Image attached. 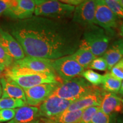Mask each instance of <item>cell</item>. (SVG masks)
Masks as SVG:
<instances>
[{"label":"cell","instance_id":"1","mask_svg":"<svg viewBox=\"0 0 123 123\" xmlns=\"http://www.w3.org/2000/svg\"><path fill=\"white\" fill-rule=\"evenodd\" d=\"M10 31L27 56L50 60L73 54L83 33L72 21L35 15L12 24Z\"/></svg>","mask_w":123,"mask_h":123},{"label":"cell","instance_id":"2","mask_svg":"<svg viewBox=\"0 0 123 123\" xmlns=\"http://www.w3.org/2000/svg\"><path fill=\"white\" fill-rule=\"evenodd\" d=\"M6 78L14 81L24 90L46 83H59L56 75L40 73L10 67L6 70Z\"/></svg>","mask_w":123,"mask_h":123},{"label":"cell","instance_id":"3","mask_svg":"<svg viewBox=\"0 0 123 123\" xmlns=\"http://www.w3.org/2000/svg\"><path fill=\"white\" fill-rule=\"evenodd\" d=\"M98 89V87L92 85L83 77L78 76L60 83L52 95L61 99L75 101Z\"/></svg>","mask_w":123,"mask_h":123},{"label":"cell","instance_id":"4","mask_svg":"<svg viewBox=\"0 0 123 123\" xmlns=\"http://www.w3.org/2000/svg\"><path fill=\"white\" fill-rule=\"evenodd\" d=\"M110 38L105 30L96 25L86 27L79 46L88 49L97 57L103 56L108 49Z\"/></svg>","mask_w":123,"mask_h":123},{"label":"cell","instance_id":"5","mask_svg":"<svg viewBox=\"0 0 123 123\" xmlns=\"http://www.w3.org/2000/svg\"><path fill=\"white\" fill-rule=\"evenodd\" d=\"M35 16L52 18L65 19L73 14L75 6L54 0H35Z\"/></svg>","mask_w":123,"mask_h":123},{"label":"cell","instance_id":"6","mask_svg":"<svg viewBox=\"0 0 123 123\" xmlns=\"http://www.w3.org/2000/svg\"><path fill=\"white\" fill-rule=\"evenodd\" d=\"M52 66L55 74H56L63 81L81 76L84 71L71 55L53 60Z\"/></svg>","mask_w":123,"mask_h":123},{"label":"cell","instance_id":"7","mask_svg":"<svg viewBox=\"0 0 123 123\" xmlns=\"http://www.w3.org/2000/svg\"><path fill=\"white\" fill-rule=\"evenodd\" d=\"M95 24L111 34L119 25V18L109 9L103 0L95 1Z\"/></svg>","mask_w":123,"mask_h":123},{"label":"cell","instance_id":"8","mask_svg":"<svg viewBox=\"0 0 123 123\" xmlns=\"http://www.w3.org/2000/svg\"><path fill=\"white\" fill-rule=\"evenodd\" d=\"M73 102L51 95L40 105V116L49 120L56 117L66 111Z\"/></svg>","mask_w":123,"mask_h":123},{"label":"cell","instance_id":"9","mask_svg":"<svg viewBox=\"0 0 123 123\" xmlns=\"http://www.w3.org/2000/svg\"><path fill=\"white\" fill-rule=\"evenodd\" d=\"M52 61L53 60L26 56L22 59L15 61L11 67L36 73L56 75L52 66Z\"/></svg>","mask_w":123,"mask_h":123},{"label":"cell","instance_id":"10","mask_svg":"<svg viewBox=\"0 0 123 123\" xmlns=\"http://www.w3.org/2000/svg\"><path fill=\"white\" fill-rule=\"evenodd\" d=\"M59 83H46L24 90L26 103L30 106L35 107L41 104L49 98L56 90Z\"/></svg>","mask_w":123,"mask_h":123},{"label":"cell","instance_id":"11","mask_svg":"<svg viewBox=\"0 0 123 123\" xmlns=\"http://www.w3.org/2000/svg\"><path fill=\"white\" fill-rule=\"evenodd\" d=\"M72 21L80 26L88 27L95 24V1H83L75 7Z\"/></svg>","mask_w":123,"mask_h":123},{"label":"cell","instance_id":"12","mask_svg":"<svg viewBox=\"0 0 123 123\" xmlns=\"http://www.w3.org/2000/svg\"><path fill=\"white\" fill-rule=\"evenodd\" d=\"M35 10L34 0H10V5L4 15L14 19L23 20L33 17Z\"/></svg>","mask_w":123,"mask_h":123},{"label":"cell","instance_id":"13","mask_svg":"<svg viewBox=\"0 0 123 123\" xmlns=\"http://www.w3.org/2000/svg\"><path fill=\"white\" fill-rule=\"evenodd\" d=\"M0 44L15 61L25 57L24 50L19 43L8 32L0 27Z\"/></svg>","mask_w":123,"mask_h":123},{"label":"cell","instance_id":"14","mask_svg":"<svg viewBox=\"0 0 123 123\" xmlns=\"http://www.w3.org/2000/svg\"><path fill=\"white\" fill-rule=\"evenodd\" d=\"M104 92L99 88L98 90L86 95L80 99L73 101L66 111H75L84 110L91 107H100Z\"/></svg>","mask_w":123,"mask_h":123},{"label":"cell","instance_id":"15","mask_svg":"<svg viewBox=\"0 0 123 123\" xmlns=\"http://www.w3.org/2000/svg\"><path fill=\"white\" fill-rule=\"evenodd\" d=\"M122 99L116 93L104 92L101 99L100 109L108 115H115L121 111L123 109Z\"/></svg>","mask_w":123,"mask_h":123},{"label":"cell","instance_id":"16","mask_svg":"<svg viewBox=\"0 0 123 123\" xmlns=\"http://www.w3.org/2000/svg\"><path fill=\"white\" fill-rule=\"evenodd\" d=\"M2 87V98H13L21 99L26 102L25 94L24 89L21 88L14 81L7 79L5 77L0 79Z\"/></svg>","mask_w":123,"mask_h":123},{"label":"cell","instance_id":"17","mask_svg":"<svg viewBox=\"0 0 123 123\" xmlns=\"http://www.w3.org/2000/svg\"><path fill=\"white\" fill-rule=\"evenodd\" d=\"M102 56L107 62L108 70L110 71L123 58V39L115 41Z\"/></svg>","mask_w":123,"mask_h":123},{"label":"cell","instance_id":"18","mask_svg":"<svg viewBox=\"0 0 123 123\" xmlns=\"http://www.w3.org/2000/svg\"><path fill=\"white\" fill-rule=\"evenodd\" d=\"M39 108L33 106H24L16 109L15 116L7 123H26L30 122L39 117Z\"/></svg>","mask_w":123,"mask_h":123},{"label":"cell","instance_id":"19","mask_svg":"<svg viewBox=\"0 0 123 123\" xmlns=\"http://www.w3.org/2000/svg\"><path fill=\"white\" fill-rule=\"evenodd\" d=\"M71 55L84 69L88 68L92 62L96 58L88 49L82 46H79L78 50Z\"/></svg>","mask_w":123,"mask_h":123},{"label":"cell","instance_id":"20","mask_svg":"<svg viewBox=\"0 0 123 123\" xmlns=\"http://www.w3.org/2000/svg\"><path fill=\"white\" fill-rule=\"evenodd\" d=\"M83 110L75 111H66L59 116L49 120L51 123H80Z\"/></svg>","mask_w":123,"mask_h":123},{"label":"cell","instance_id":"21","mask_svg":"<svg viewBox=\"0 0 123 123\" xmlns=\"http://www.w3.org/2000/svg\"><path fill=\"white\" fill-rule=\"evenodd\" d=\"M103 76V78L101 84L103 90L111 93H118L120 88L122 81L112 76L110 73H106Z\"/></svg>","mask_w":123,"mask_h":123},{"label":"cell","instance_id":"22","mask_svg":"<svg viewBox=\"0 0 123 123\" xmlns=\"http://www.w3.org/2000/svg\"><path fill=\"white\" fill-rule=\"evenodd\" d=\"M26 103L21 99L13 98H1L0 99V110L5 109H17V108L24 107Z\"/></svg>","mask_w":123,"mask_h":123},{"label":"cell","instance_id":"23","mask_svg":"<svg viewBox=\"0 0 123 123\" xmlns=\"http://www.w3.org/2000/svg\"><path fill=\"white\" fill-rule=\"evenodd\" d=\"M81 76L84 78L92 85L96 87L102 84L103 76L92 70L88 69L84 71L83 73L81 75Z\"/></svg>","mask_w":123,"mask_h":123},{"label":"cell","instance_id":"24","mask_svg":"<svg viewBox=\"0 0 123 123\" xmlns=\"http://www.w3.org/2000/svg\"><path fill=\"white\" fill-rule=\"evenodd\" d=\"M115 116V114L112 115H106L100 109L93 116L91 123H114Z\"/></svg>","mask_w":123,"mask_h":123},{"label":"cell","instance_id":"25","mask_svg":"<svg viewBox=\"0 0 123 123\" xmlns=\"http://www.w3.org/2000/svg\"><path fill=\"white\" fill-rule=\"evenodd\" d=\"M105 4L118 18H123V7L117 0H103Z\"/></svg>","mask_w":123,"mask_h":123},{"label":"cell","instance_id":"26","mask_svg":"<svg viewBox=\"0 0 123 123\" xmlns=\"http://www.w3.org/2000/svg\"><path fill=\"white\" fill-rule=\"evenodd\" d=\"M100 110V107H91L83 110L80 123H91L92 118Z\"/></svg>","mask_w":123,"mask_h":123},{"label":"cell","instance_id":"27","mask_svg":"<svg viewBox=\"0 0 123 123\" xmlns=\"http://www.w3.org/2000/svg\"><path fill=\"white\" fill-rule=\"evenodd\" d=\"M88 68L92 70H96L105 71L108 70V66L107 62L103 56L97 57L91 63L89 66Z\"/></svg>","mask_w":123,"mask_h":123},{"label":"cell","instance_id":"28","mask_svg":"<svg viewBox=\"0 0 123 123\" xmlns=\"http://www.w3.org/2000/svg\"><path fill=\"white\" fill-rule=\"evenodd\" d=\"M14 62V59L9 55L4 47L0 44V64L7 68L11 67Z\"/></svg>","mask_w":123,"mask_h":123},{"label":"cell","instance_id":"29","mask_svg":"<svg viewBox=\"0 0 123 123\" xmlns=\"http://www.w3.org/2000/svg\"><path fill=\"white\" fill-rule=\"evenodd\" d=\"M110 71L111 75L116 79L121 81L123 80V58L112 67Z\"/></svg>","mask_w":123,"mask_h":123},{"label":"cell","instance_id":"30","mask_svg":"<svg viewBox=\"0 0 123 123\" xmlns=\"http://www.w3.org/2000/svg\"><path fill=\"white\" fill-rule=\"evenodd\" d=\"M16 109H5L0 110V122L12 120L15 116Z\"/></svg>","mask_w":123,"mask_h":123},{"label":"cell","instance_id":"31","mask_svg":"<svg viewBox=\"0 0 123 123\" xmlns=\"http://www.w3.org/2000/svg\"><path fill=\"white\" fill-rule=\"evenodd\" d=\"M10 5V0H0V17L5 13Z\"/></svg>","mask_w":123,"mask_h":123},{"label":"cell","instance_id":"32","mask_svg":"<svg viewBox=\"0 0 123 123\" xmlns=\"http://www.w3.org/2000/svg\"><path fill=\"white\" fill-rule=\"evenodd\" d=\"M83 1H80V0H64V1H61V2H63L64 4L70 5L74 6H77L79 4H80Z\"/></svg>","mask_w":123,"mask_h":123},{"label":"cell","instance_id":"33","mask_svg":"<svg viewBox=\"0 0 123 123\" xmlns=\"http://www.w3.org/2000/svg\"><path fill=\"white\" fill-rule=\"evenodd\" d=\"M119 34L122 37V39H123V22L120 24L119 26Z\"/></svg>","mask_w":123,"mask_h":123},{"label":"cell","instance_id":"34","mask_svg":"<svg viewBox=\"0 0 123 123\" xmlns=\"http://www.w3.org/2000/svg\"><path fill=\"white\" fill-rule=\"evenodd\" d=\"M26 123H46V122H44V121L42 120H35Z\"/></svg>","mask_w":123,"mask_h":123},{"label":"cell","instance_id":"35","mask_svg":"<svg viewBox=\"0 0 123 123\" xmlns=\"http://www.w3.org/2000/svg\"><path fill=\"white\" fill-rule=\"evenodd\" d=\"M119 93L121 95V96H123V81L121 83V85L119 91Z\"/></svg>","mask_w":123,"mask_h":123},{"label":"cell","instance_id":"36","mask_svg":"<svg viewBox=\"0 0 123 123\" xmlns=\"http://www.w3.org/2000/svg\"><path fill=\"white\" fill-rule=\"evenodd\" d=\"M116 123H123V116L119 117L116 120Z\"/></svg>","mask_w":123,"mask_h":123},{"label":"cell","instance_id":"37","mask_svg":"<svg viewBox=\"0 0 123 123\" xmlns=\"http://www.w3.org/2000/svg\"><path fill=\"white\" fill-rule=\"evenodd\" d=\"M5 70V67L4 66L0 64V76L2 75V73Z\"/></svg>","mask_w":123,"mask_h":123},{"label":"cell","instance_id":"38","mask_svg":"<svg viewBox=\"0 0 123 123\" xmlns=\"http://www.w3.org/2000/svg\"><path fill=\"white\" fill-rule=\"evenodd\" d=\"M2 87H1V83H0V98L2 96Z\"/></svg>","mask_w":123,"mask_h":123},{"label":"cell","instance_id":"39","mask_svg":"<svg viewBox=\"0 0 123 123\" xmlns=\"http://www.w3.org/2000/svg\"><path fill=\"white\" fill-rule=\"evenodd\" d=\"M118 2H119V3L121 5V6L123 7V0H117Z\"/></svg>","mask_w":123,"mask_h":123},{"label":"cell","instance_id":"40","mask_svg":"<svg viewBox=\"0 0 123 123\" xmlns=\"http://www.w3.org/2000/svg\"><path fill=\"white\" fill-rule=\"evenodd\" d=\"M122 103H123V99H122Z\"/></svg>","mask_w":123,"mask_h":123},{"label":"cell","instance_id":"41","mask_svg":"<svg viewBox=\"0 0 123 123\" xmlns=\"http://www.w3.org/2000/svg\"><path fill=\"white\" fill-rule=\"evenodd\" d=\"M46 123H50V122H49V121H47V122H46Z\"/></svg>","mask_w":123,"mask_h":123}]
</instances>
